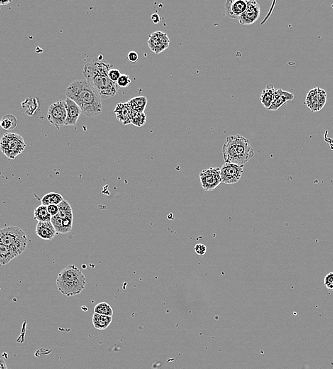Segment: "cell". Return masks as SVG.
<instances>
[{"instance_id": "1", "label": "cell", "mask_w": 333, "mask_h": 369, "mask_svg": "<svg viewBox=\"0 0 333 369\" xmlns=\"http://www.w3.org/2000/svg\"><path fill=\"white\" fill-rule=\"evenodd\" d=\"M66 96L74 100L87 117H95L101 114V96L93 83L86 79L71 82L66 88Z\"/></svg>"}, {"instance_id": "2", "label": "cell", "mask_w": 333, "mask_h": 369, "mask_svg": "<svg viewBox=\"0 0 333 369\" xmlns=\"http://www.w3.org/2000/svg\"><path fill=\"white\" fill-rule=\"evenodd\" d=\"M222 155L225 163L244 167L254 157V151L247 138L231 135L227 137L222 146Z\"/></svg>"}, {"instance_id": "3", "label": "cell", "mask_w": 333, "mask_h": 369, "mask_svg": "<svg viewBox=\"0 0 333 369\" xmlns=\"http://www.w3.org/2000/svg\"><path fill=\"white\" fill-rule=\"evenodd\" d=\"M86 285V276L74 265H70L61 270L57 278L58 290L67 297L79 295Z\"/></svg>"}, {"instance_id": "4", "label": "cell", "mask_w": 333, "mask_h": 369, "mask_svg": "<svg viewBox=\"0 0 333 369\" xmlns=\"http://www.w3.org/2000/svg\"><path fill=\"white\" fill-rule=\"evenodd\" d=\"M0 243L9 247L10 253L15 258L26 249L27 237L20 227H5L0 230Z\"/></svg>"}, {"instance_id": "5", "label": "cell", "mask_w": 333, "mask_h": 369, "mask_svg": "<svg viewBox=\"0 0 333 369\" xmlns=\"http://www.w3.org/2000/svg\"><path fill=\"white\" fill-rule=\"evenodd\" d=\"M26 149V144L20 134L8 132L3 134L0 140L2 153L10 159H15Z\"/></svg>"}, {"instance_id": "6", "label": "cell", "mask_w": 333, "mask_h": 369, "mask_svg": "<svg viewBox=\"0 0 333 369\" xmlns=\"http://www.w3.org/2000/svg\"><path fill=\"white\" fill-rule=\"evenodd\" d=\"M47 117L51 125L58 129L66 126L67 110L65 100H59L52 104L48 108Z\"/></svg>"}, {"instance_id": "7", "label": "cell", "mask_w": 333, "mask_h": 369, "mask_svg": "<svg viewBox=\"0 0 333 369\" xmlns=\"http://www.w3.org/2000/svg\"><path fill=\"white\" fill-rule=\"evenodd\" d=\"M91 83L102 98H113L118 92L119 87L117 83L112 81L106 75H97Z\"/></svg>"}, {"instance_id": "8", "label": "cell", "mask_w": 333, "mask_h": 369, "mask_svg": "<svg viewBox=\"0 0 333 369\" xmlns=\"http://www.w3.org/2000/svg\"><path fill=\"white\" fill-rule=\"evenodd\" d=\"M327 98V92L318 87L308 92L304 104L312 112H319L322 110L326 105Z\"/></svg>"}, {"instance_id": "9", "label": "cell", "mask_w": 333, "mask_h": 369, "mask_svg": "<svg viewBox=\"0 0 333 369\" xmlns=\"http://www.w3.org/2000/svg\"><path fill=\"white\" fill-rule=\"evenodd\" d=\"M202 187L206 191L216 189L222 183L220 176V168H210L203 170L200 174Z\"/></svg>"}, {"instance_id": "10", "label": "cell", "mask_w": 333, "mask_h": 369, "mask_svg": "<svg viewBox=\"0 0 333 369\" xmlns=\"http://www.w3.org/2000/svg\"><path fill=\"white\" fill-rule=\"evenodd\" d=\"M244 173V168L233 163H225L220 168L222 183L235 184L240 180Z\"/></svg>"}, {"instance_id": "11", "label": "cell", "mask_w": 333, "mask_h": 369, "mask_svg": "<svg viewBox=\"0 0 333 369\" xmlns=\"http://www.w3.org/2000/svg\"><path fill=\"white\" fill-rule=\"evenodd\" d=\"M148 46L156 54L165 52L170 45V39L167 34L161 31H156L149 35Z\"/></svg>"}, {"instance_id": "12", "label": "cell", "mask_w": 333, "mask_h": 369, "mask_svg": "<svg viewBox=\"0 0 333 369\" xmlns=\"http://www.w3.org/2000/svg\"><path fill=\"white\" fill-rule=\"evenodd\" d=\"M261 15V6L254 0L247 1V8L242 16L239 18V22L242 25H251L259 20Z\"/></svg>"}, {"instance_id": "13", "label": "cell", "mask_w": 333, "mask_h": 369, "mask_svg": "<svg viewBox=\"0 0 333 369\" xmlns=\"http://www.w3.org/2000/svg\"><path fill=\"white\" fill-rule=\"evenodd\" d=\"M247 8V0H228L226 2V12L229 18L231 19L239 20Z\"/></svg>"}, {"instance_id": "14", "label": "cell", "mask_w": 333, "mask_h": 369, "mask_svg": "<svg viewBox=\"0 0 333 369\" xmlns=\"http://www.w3.org/2000/svg\"><path fill=\"white\" fill-rule=\"evenodd\" d=\"M66 110H67V119H66V126H75L77 124L78 119L83 114L81 108L75 103L74 100L66 98Z\"/></svg>"}, {"instance_id": "15", "label": "cell", "mask_w": 333, "mask_h": 369, "mask_svg": "<svg viewBox=\"0 0 333 369\" xmlns=\"http://www.w3.org/2000/svg\"><path fill=\"white\" fill-rule=\"evenodd\" d=\"M293 99H294V95L293 93L281 89H276L272 105L268 110L276 111V110H279L285 104L288 103V101Z\"/></svg>"}, {"instance_id": "16", "label": "cell", "mask_w": 333, "mask_h": 369, "mask_svg": "<svg viewBox=\"0 0 333 369\" xmlns=\"http://www.w3.org/2000/svg\"><path fill=\"white\" fill-rule=\"evenodd\" d=\"M74 217L62 218L59 215L52 217L51 222L59 234H68L72 230Z\"/></svg>"}, {"instance_id": "17", "label": "cell", "mask_w": 333, "mask_h": 369, "mask_svg": "<svg viewBox=\"0 0 333 369\" xmlns=\"http://www.w3.org/2000/svg\"><path fill=\"white\" fill-rule=\"evenodd\" d=\"M35 231L37 235L44 240H52L57 234V231L51 222H38Z\"/></svg>"}, {"instance_id": "18", "label": "cell", "mask_w": 333, "mask_h": 369, "mask_svg": "<svg viewBox=\"0 0 333 369\" xmlns=\"http://www.w3.org/2000/svg\"><path fill=\"white\" fill-rule=\"evenodd\" d=\"M132 108L127 103L117 104L114 110V113L116 115L117 120L121 122L123 125H131V116H132Z\"/></svg>"}, {"instance_id": "19", "label": "cell", "mask_w": 333, "mask_h": 369, "mask_svg": "<svg viewBox=\"0 0 333 369\" xmlns=\"http://www.w3.org/2000/svg\"><path fill=\"white\" fill-rule=\"evenodd\" d=\"M276 89L271 85H267L266 88L262 91L261 95V103L265 108L268 109L272 105L275 97Z\"/></svg>"}, {"instance_id": "20", "label": "cell", "mask_w": 333, "mask_h": 369, "mask_svg": "<svg viewBox=\"0 0 333 369\" xmlns=\"http://www.w3.org/2000/svg\"><path fill=\"white\" fill-rule=\"evenodd\" d=\"M113 321L112 317L102 315V314L94 313L93 316V326L98 330H105L111 324Z\"/></svg>"}, {"instance_id": "21", "label": "cell", "mask_w": 333, "mask_h": 369, "mask_svg": "<svg viewBox=\"0 0 333 369\" xmlns=\"http://www.w3.org/2000/svg\"><path fill=\"white\" fill-rule=\"evenodd\" d=\"M22 108L25 110V114L29 117H32L39 109L38 100L36 98H29L22 103Z\"/></svg>"}, {"instance_id": "22", "label": "cell", "mask_w": 333, "mask_h": 369, "mask_svg": "<svg viewBox=\"0 0 333 369\" xmlns=\"http://www.w3.org/2000/svg\"><path fill=\"white\" fill-rule=\"evenodd\" d=\"M127 103L132 110L144 112V110L147 108L148 100L145 96H139L132 98Z\"/></svg>"}, {"instance_id": "23", "label": "cell", "mask_w": 333, "mask_h": 369, "mask_svg": "<svg viewBox=\"0 0 333 369\" xmlns=\"http://www.w3.org/2000/svg\"><path fill=\"white\" fill-rule=\"evenodd\" d=\"M34 217L40 222H51L52 219V216L48 212L47 206L44 205H40L35 209Z\"/></svg>"}, {"instance_id": "24", "label": "cell", "mask_w": 333, "mask_h": 369, "mask_svg": "<svg viewBox=\"0 0 333 369\" xmlns=\"http://www.w3.org/2000/svg\"><path fill=\"white\" fill-rule=\"evenodd\" d=\"M64 199L62 195L59 193H49L46 194L42 199V205L45 206L49 205H59L61 202L64 201Z\"/></svg>"}, {"instance_id": "25", "label": "cell", "mask_w": 333, "mask_h": 369, "mask_svg": "<svg viewBox=\"0 0 333 369\" xmlns=\"http://www.w3.org/2000/svg\"><path fill=\"white\" fill-rule=\"evenodd\" d=\"M83 73L86 80L91 82V83L97 75L100 74L98 68H97L96 65L93 61L85 65Z\"/></svg>"}, {"instance_id": "26", "label": "cell", "mask_w": 333, "mask_h": 369, "mask_svg": "<svg viewBox=\"0 0 333 369\" xmlns=\"http://www.w3.org/2000/svg\"><path fill=\"white\" fill-rule=\"evenodd\" d=\"M18 126V120L13 115H7L1 120L2 128L6 131H12Z\"/></svg>"}, {"instance_id": "27", "label": "cell", "mask_w": 333, "mask_h": 369, "mask_svg": "<svg viewBox=\"0 0 333 369\" xmlns=\"http://www.w3.org/2000/svg\"><path fill=\"white\" fill-rule=\"evenodd\" d=\"M147 122V115L144 112L134 111L132 110L131 116V125L135 127H141L145 125Z\"/></svg>"}, {"instance_id": "28", "label": "cell", "mask_w": 333, "mask_h": 369, "mask_svg": "<svg viewBox=\"0 0 333 369\" xmlns=\"http://www.w3.org/2000/svg\"><path fill=\"white\" fill-rule=\"evenodd\" d=\"M14 258L10 253L9 247L0 243V264L1 266L8 264Z\"/></svg>"}, {"instance_id": "29", "label": "cell", "mask_w": 333, "mask_h": 369, "mask_svg": "<svg viewBox=\"0 0 333 369\" xmlns=\"http://www.w3.org/2000/svg\"><path fill=\"white\" fill-rule=\"evenodd\" d=\"M58 207H59V214L57 215H59V217L62 218L74 217L72 208L66 200H64V201L61 202Z\"/></svg>"}, {"instance_id": "30", "label": "cell", "mask_w": 333, "mask_h": 369, "mask_svg": "<svg viewBox=\"0 0 333 369\" xmlns=\"http://www.w3.org/2000/svg\"><path fill=\"white\" fill-rule=\"evenodd\" d=\"M94 312L96 314H102V315L109 316V317H112L113 315V309L106 302H100L95 306Z\"/></svg>"}, {"instance_id": "31", "label": "cell", "mask_w": 333, "mask_h": 369, "mask_svg": "<svg viewBox=\"0 0 333 369\" xmlns=\"http://www.w3.org/2000/svg\"><path fill=\"white\" fill-rule=\"evenodd\" d=\"M117 86L119 88H125L130 86L131 79L130 76L127 74H122L120 78H119L117 82Z\"/></svg>"}, {"instance_id": "32", "label": "cell", "mask_w": 333, "mask_h": 369, "mask_svg": "<svg viewBox=\"0 0 333 369\" xmlns=\"http://www.w3.org/2000/svg\"><path fill=\"white\" fill-rule=\"evenodd\" d=\"M122 76L121 73H120V70L117 69H112L109 71L108 77L114 83H116L118 81L119 78Z\"/></svg>"}, {"instance_id": "33", "label": "cell", "mask_w": 333, "mask_h": 369, "mask_svg": "<svg viewBox=\"0 0 333 369\" xmlns=\"http://www.w3.org/2000/svg\"><path fill=\"white\" fill-rule=\"evenodd\" d=\"M324 285L329 290H333V272L326 275L324 278Z\"/></svg>"}, {"instance_id": "34", "label": "cell", "mask_w": 333, "mask_h": 369, "mask_svg": "<svg viewBox=\"0 0 333 369\" xmlns=\"http://www.w3.org/2000/svg\"><path fill=\"white\" fill-rule=\"evenodd\" d=\"M195 252L198 255V256H203L206 253L207 247L204 244H198L195 246Z\"/></svg>"}, {"instance_id": "35", "label": "cell", "mask_w": 333, "mask_h": 369, "mask_svg": "<svg viewBox=\"0 0 333 369\" xmlns=\"http://www.w3.org/2000/svg\"><path fill=\"white\" fill-rule=\"evenodd\" d=\"M47 208L48 212H49V215L52 216V217L59 214V207H58V205H49V206H47Z\"/></svg>"}, {"instance_id": "36", "label": "cell", "mask_w": 333, "mask_h": 369, "mask_svg": "<svg viewBox=\"0 0 333 369\" xmlns=\"http://www.w3.org/2000/svg\"><path fill=\"white\" fill-rule=\"evenodd\" d=\"M127 59H128V60L130 61L131 63L135 64V63H137V61H139L138 54H137V52L132 51V52L129 53L128 56H127Z\"/></svg>"}, {"instance_id": "37", "label": "cell", "mask_w": 333, "mask_h": 369, "mask_svg": "<svg viewBox=\"0 0 333 369\" xmlns=\"http://www.w3.org/2000/svg\"><path fill=\"white\" fill-rule=\"evenodd\" d=\"M152 20L154 24H158L160 22V16L157 13L153 14L152 15Z\"/></svg>"}, {"instance_id": "38", "label": "cell", "mask_w": 333, "mask_h": 369, "mask_svg": "<svg viewBox=\"0 0 333 369\" xmlns=\"http://www.w3.org/2000/svg\"><path fill=\"white\" fill-rule=\"evenodd\" d=\"M0 369H8L6 363H5L4 359L1 358L0 360Z\"/></svg>"}, {"instance_id": "39", "label": "cell", "mask_w": 333, "mask_h": 369, "mask_svg": "<svg viewBox=\"0 0 333 369\" xmlns=\"http://www.w3.org/2000/svg\"><path fill=\"white\" fill-rule=\"evenodd\" d=\"M9 3H11V1H1L0 2V4L1 5H5L9 4Z\"/></svg>"}]
</instances>
